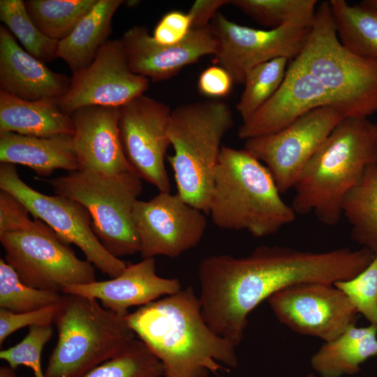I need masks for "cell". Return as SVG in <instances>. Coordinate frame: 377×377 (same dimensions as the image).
Here are the masks:
<instances>
[{
  "label": "cell",
  "mask_w": 377,
  "mask_h": 377,
  "mask_svg": "<svg viewBox=\"0 0 377 377\" xmlns=\"http://www.w3.org/2000/svg\"><path fill=\"white\" fill-rule=\"evenodd\" d=\"M230 3L254 20L277 28L293 21L313 22L317 0H232Z\"/></svg>",
  "instance_id": "obj_31"
},
{
  "label": "cell",
  "mask_w": 377,
  "mask_h": 377,
  "mask_svg": "<svg viewBox=\"0 0 377 377\" xmlns=\"http://www.w3.org/2000/svg\"><path fill=\"white\" fill-rule=\"evenodd\" d=\"M234 83L231 75L226 69L214 65L202 72L198 79V88L205 96L221 98L230 92Z\"/></svg>",
  "instance_id": "obj_39"
},
{
  "label": "cell",
  "mask_w": 377,
  "mask_h": 377,
  "mask_svg": "<svg viewBox=\"0 0 377 377\" xmlns=\"http://www.w3.org/2000/svg\"><path fill=\"white\" fill-rule=\"evenodd\" d=\"M233 125L230 106L218 99L183 104L171 111L167 134L174 154L167 160L177 193L206 214L221 141Z\"/></svg>",
  "instance_id": "obj_5"
},
{
  "label": "cell",
  "mask_w": 377,
  "mask_h": 377,
  "mask_svg": "<svg viewBox=\"0 0 377 377\" xmlns=\"http://www.w3.org/2000/svg\"><path fill=\"white\" fill-rule=\"evenodd\" d=\"M59 306L60 303L22 313L0 309V345L12 333L24 327L52 325Z\"/></svg>",
  "instance_id": "obj_36"
},
{
  "label": "cell",
  "mask_w": 377,
  "mask_h": 377,
  "mask_svg": "<svg viewBox=\"0 0 377 377\" xmlns=\"http://www.w3.org/2000/svg\"><path fill=\"white\" fill-rule=\"evenodd\" d=\"M374 164L377 124L368 117L343 118L303 169L291 207L296 214L313 212L323 224H337L346 195Z\"/></svg>",
  "instance_id": "obj_3"
},
{
  "label": "cell",
  "mask_w": 377,
  "mask_h": 377,
  "mask_svg": "<svg viewBox=\"0 0 377 377\" xmlns=\"http://www.w3.org/2000/svg\"><path fill=\"white\" fill-rule=\"evenodd\" d=\"M71 78L51 71L21 47L0 26V91L26 101L56 102L68 91Z\"/></svg>",
  "instance_id": "obj_21"
},
{
  "label": "cell",
  "mask_w": 377,
  "mask_h": 377,
  "mask_svg": "<svg viewBox=\"0 0 377 377\" xmlns=\"http://www.w3.org/2000/svg\"><path fill=\"white\" fill-rule=\"evenodd\" d=\"M209 214L220 228L246 230L255 237L277 232L296 217L267 167L245 149L222 146Z\"/></svg>",
  "instance_id": "obj_4"
},
{
  "label": "cell",
  "mask_w": 377,
  "mask_h": 377,
  "mask_svg": "<svg viewBox=\"0 0 377 377\" xmlns=\"http://www.w3.org/2000/svg\"><path fill=\"white\" fill-rule=\"evenodd\" d=\"M54 323L57 341L45 377H80L122 353L135 339L125 317L94 298L75 294L63 293Z\"/></svg>",
  "instance_id": "obj_6"
},
{
  "label": "cell",
  "mask_w": 377,
  "mask_h": 377,
  "mask_svg": "<svg viewBox=\"0 0 377 377\" xmlns=\"http://www.w3.org/2000/svg\"><path fill=\"white\" fill-rule=\"evenodd\" d=\"M288 59L277 58L260 64L246 74L244 89L236 109L245 122L260 109L281 85Z\"/></svg>",
  "instance_id": "obj_29"
},
{
  "label": "cell",
  "mask_w": 377,
  "mask_h": 377,
  "mask_svg": "<svg viewBox=\"0 0 377 377\" xmlns=\"http://www.w3.org/2000/svg\"><path fill=\"white\" fill-rule=\"evenodd\" d=\"M131 71L152 82H161L176 75L182 68L217 51L218 40L211 24L191 29L180 43H156L146 27L135 25L121 39Z\"/></svg>",
  "instance_id": "obj_17"
},
{
  "label": "cell",
  "mask_w": 377,
  "mask_h": 377,
  "mask_svg": "<svg viewBox=\"0 0 377 377\" xmlns=\"http://www.w3.org/2000/svg\"><path fill=\"white\" fill-rule=\"evenodd\" d=\"M313 22L293 21L262 30L236 24L218 12L211 22L218 40L214 63L226 69L235 83L244 84L246 73L260 64L277 58L295 59Z\"/></svg>",
  "instance_id": "obj_12"
},
{
  "label": "cell",
  "mask_w": 377,
  "mask_h": 377,
  "mask_svg": "<svg viewBox=\"0 0 377 377\" xmlns=\"http://www.w3.org/2000/svg\"><path fill=\"white\" fill-rule=\"evenodd\" d=\"M27 207L8 192L0 191V235L29 228L33 221Z\"/></svg>",
  "instance_id": "obj_38"
},
{
  "label": "cell",
  "mask_w": 377,
  "mask_h": 377,
  "mask_svg": "<svg viewBox=\"0 0 377 377\" xmlns=\"http://www.w3.org/2000/svg\"><path fill=\"white\" fill-rule=\"evenodd\" d=\"M293 61L321 83L344 117L377 112V61L341 43L328 1L317 6L306 43Z\"/></svg>",
  "instance_id": "obj_7"
},
{
  "label": "cell",
  "mask_w": 377,
  "mask_h": 377,
  "mask_svg": "<svg viewBox=\"0 0 377 377\" xmlns=\"http://www.w3.org/2000/svg\"><path fill=\"white\" fill-rule=\"evenodd\" d=\"M377 355V325L349 326L337 339L325 342L311 358L320 377H341L357 374L360 366Z\"/></svg>",
  "instance_id": "obj_24"
},
{
  "label": "cell",
  "mask_w": 377,
  "mask_h": 377,
  "mask_svg": "<svg viewBox=\"0 0 377 377\" xmlns=\"http://www.w3.org/2000/svg\"><path fill=\"white\" fill-rule=\"evenodd\" d=\"M360 3L377 10V0H364Z\"/></svg>",
  "instance_id": "obj_42"
},
{
  "label": "cell",
  "mask_w": 377,
  "mask_h": 377,
  "mask_svg": "<svg viewBox=\"0 0 377 377\" xmlns=\"http://www.w3.org/2000/svg\"><path fill=\"white\" fill-rule=\"evenodd\" d=\"M0 377H17L15 369L10 367H0Z\"/></svg>",
  "instance_id": "obj_41"
},
{
  "label": "cell",
  "mask_w": 377,
  "mask_h": 377,
  "mask_svg": "<svg viewBox=\"0 0 377 377\" xmlns=\"http://www.w3.org/2000/svg\"><path fill=\"white\" fill-rule=\"evenodd\" d=\"M230 2L228 0H196L188 12L191 21V28L209 26L218 10Z\"/></svg>",
  "instance_id": "obj_40"
},
{
  "label": "cell",
  "mask_w": 377,
  "mask_h": 377,
  "mask_svg": "<svg viewBox=\"0 0 377 377\" xmlns=\"http://www.w3.org/2000/svg\"><path fill=\"white\" fill-rule=\"evenodd\" d=\"M306 377H315L313 374H309Z\"/></svg>",
  "instance_id": "obj_44"
},
{
  "label": "cell",
  "mask_w": 377,
  "mask_h": 377,
  "mask_svg": "<svg viewBox=\"0 0 377 377\" xmlns=\"http://www.w3.org/2000/svg\"><path fill=\"white\" fill-rule=\"evenodd\" d=\"M160 360L139 339L118 355L90 369L80 377H161Z\"/></svg>",
  "instance_id": "obj_33"
},
{
  "label": "cell",
  "mask_w": 377,
  "mask_h": 377,
  "mask_svg": "<svg viewBox=\"0 0 377 377\" xmlns=\"http://www.w3.org/2000/svg\"><path fill=\"white\" fill-rule=\"evenodd\" d=\"M277 320L300 334L330 342L359 314L348 297L333 284L309 282L283 288L267 299Z\"/></svg>",
  "instance_id": "obj_13"
},
{
  "label": "cell",
  "mask_w": 377,
  "mask_h": 377,
  "mask_svg": "<svg viewBox=\"0 0 377 377\" xmlns=\"http://www.w3.org/2000/svg\"><path fill=\"white\" fill-rule=\"evenodd\" d=\"M63 293L24 284L14 269L0 258V309L15 313L38 309L61 302Z\"/></svg>",
  "instance_id": "obj_32"
},
{
  "label": "cell",
  "mask_w": 377,
  "mask_h": 377,
  "mask_svg": "<svg viewBox=\"0 0 377 377\" xmlns=\"http://www.w3.org/2000/svg\"><path fill=\"white\" fill-rule=\"evenodd\" d=\"M97 0H26L24 6L36 28L60 41L68 37Z\"/></svg>",
  "instance_id": "obj_28"
},
{
  "label": "cell",
  "mask_w": 377,
  "mask_h": 377,
  "mask_svg": "<svg viewBox=\"0 0 377 377\" xmlns=\"http://www.w3.org/2000/svg\"><path fill=\"white\" fill-rule=\"evenodd\" d=\"M189 15L179 10L165 13L155 27L152 37L162 45H174L182 41L191 30Z\"/></svg>",
  "instance_id": "obj_37"
},
{
  "label": "cell",
  "mask_w": 377,
  "mask_h": 377,
  "mask_svg": "<svg viewBox=\"0 0 377 377\" xmlns=\"http://www.w3.org/2000/svg\"><path fill=\"white\" fill-rule=\"evenodd\" d=\"M324 106L337 108L321 83L292 60L279 89L249 119L242 123L237 135L246 140L276 133L312 110Z\"/></svg>",
  "instance_id": "obj_18"
},
{
  "label": "cell",
  "mask_w": 377,
  "mask_h": 377,
  "mask_svg": "<svg viewBox=\"0 0 377 377\" xmlns=\"http://www.w3.org/2000/svg\"><path fill=\"white\" fill-rule=\"evenodd\" d=\"M374 257L363 247L313 252L276 245L259 246L244 258L208 256L198 270L203 318L215 333L237 347L249 314L273 294L301 283L334 284L350 279Z\"/></svg>",
  "instance_id": "obj_1"
},
{
  "label": "cell",
  "mask_w": 377,
  "mask_h": 377,
  "mask_svg": "<svg viewBox=\"0 0 377 377\" xmlns=\"http://www.w3.org/2000/svg\"><path fill=\"white\" fill-rule=\"evenodd\" d=\"M119 115V108L104 106L81 108L70 115L79 170L109 175L133 171L121 145Z\"/></svg>",
  "instance_id": "obj_19"
},
{
  "label": "cell",
  "mask_w": 377,
  "mask_h": 377,
  "mask_svg": "<svg viewBox=\"0 0 377 377\" xmlns=\"http://www.w3.org/2000/svg\"><path fill=\"white\" fill-rule=\"evenodd\" d=\"M122 0H97L71 34L59 41L57 55L73 73L89 66L99 49L108 40L112 19Z\"/></svg>",
  "instance_id": "obj_25"
},
{
  "label": "cell",
  "mask_w": 377,
  "mask_h": 377,
  "mask_svg": "<svg viewBox=\"0 0 377 377\" xmlns=\"http://www.w3.org/2000/svg\"><path fill=\"white\" fill-rule=\"evenodd\" d=\"M0 162L29 167L41 177H48L57 169L79 170L70 134L40 138L0 133Z\"/></svg>",
  "instance_id": "obj_22"
},
{
  "label": "cell",
  "mask_w": 377,
  "mask_h": 377,
  "mask_svg": "<svg viewBox=\"0 0 377 377\" xmlns=\"http://www.w3.org/2000/svg\"><path fill=\"white\" fill-rule=\"evenodd\" d=\"M333 285L348 297L358 313L377 325V252L371 263L357 276Z\"/></svg>",
  "instance_id": "obj_34"
},
{
  "label": "cell",
  "mask_w": 377,
  "mask_h": 377,
  "mask_svg": "<svg viewBox=\"0 0 377 377\" xmlns=\"http://www.w3.org/2000/svg\"><path fill=\"white\" fill-rule=\"evenodd\" d=\"M0 188L20 200L34 219L49 226L64 242L77 246L87 261L110 279L121 274L128 265L101 244L93 232L90 214L78 202L34 190L20 179L15 165L10 163H1Z\"/></svg>",
  "instance_id": "obj_10"
},
{
  "label": "cell",
  "mask_w": 377,
  "mask_h": 377,
  "mask_svg": "<svg viewBox=\"0 0 377 377\" xmlns=\"http://www.w3.org/2000/svg\"><path fill=\"white\" fill-rule=\"evenodd\" d=\"M343 118L334 107H320L279 131L246 140L244 149L267 167L279 192L285 193L294 188L305 165Z\"/></svg>",
  "instance_id": "obj_11"
},
{
  "label": "cell",
  "mask_w": 377,
  "mask_h": 377,
  "mask_svg": "<svg viewBox=\"0 0 377 377\" xmlns=\"http://www.w3.org/2000/svg\"><path fill=\"white\" fill-rule=\"evenodd\" d=\"M119 129L125 156L141 179L170 192L165 159L170 142L167 128L172 110L144 94L119 108Z\"/></svg>",
  "instance_id": "obj_15"
},
{
  "label": "cell",
  "mask_w": 377,
  "mask_h": 377,
  "mask_svg": "<svg viewBox=\"0 0 377 377\" xmlns=\"http://www.w3.org/2000/svg\"><path fill=\"white\" fill-rule=\"evenodd\" d=\"M149 86V79L131 71L121 40H108L89 66L73 73L68 92L55 103L68 116L88 106L121 108Z\"/></svg>",
  "instance_id": "obj_16"
},
{
  "label": "cell",
  "mask_w": 377,
  "mask_h": 377,
  "mask_svg": "<svg viewBox=\"0 0 377 377\" xmlns=\"http://www.w3.org/2000/svg\"><path fill=\"white\" fill-rule=\"evenodd\" d=\"M353 240L377 252V164L368 166L360 183L346 195L342 205Z\"/></svg>",
  "instance_id": "obj_26"
},
{
  "label": "cell",
  "mask_w": 377,
  "mask_h": 377,
  "mask_svg": "<svg viewBox=\"0 0 377 377\" xmlns=\"http://www.w3.org/2000/svg\"><path fill=\"white\" fill-rule=\"evenodd\" d=\"M43 180L52 186L55 194L73 199L87 209L93 232L113 256L120 258L140 252L132 211L142 191V183L135 172L109 175L77 170Z\"/></svg>",
  "instance_id": "obj_8"
},
{
  "label": "cell",
  "mask_w": 377,
  "mask_h": 377,
  "mask_svg": "<svg viewBox=\"0 0 377 377\" xmlns=\"http://www.w3.org/2000/svg\"><path fill=\"white\" fill-rule=\"evenodd\" d=\"M4 260L24 284L57 292L96 281L94 266L79 259L46 223L34 219L22 230L0 235Z\"/></svg>",
  "instance_id": "obj_9"
},
{
  "label": "cell",
  "mask_w": 377,
  "mask_h": 377,
  "mask_svg": "<svg viewBox=\"0 0 377 377\" xmlns=\"http://www.w3.org/2000/svg\"><path fill=\"white\" fill-rule=\"evenodd\" d=\"M328 1L341 43L359 57L377 61V10L344 0Z\"/></svg>",
  "instance_id": "obj_27"
},
{
  "label": "cell",
  "mask_w": 377,
  "mask_h": 377,
  "mask_svg": "<svg viewBox=\"0 0 377 377\" xmlns=\"http://www.w3.org/2000/svg\"><path fill=\"white\" fill-rule=\"evenodd\" d=\"M48 138L74 133L71 117L55 102L26 101L0 91V133Z\"/></svg>",
  "instance_id": "obj_23"
},
{
  "label": "cell",
  "mask_w": 377,
  "mask_h": 377,
  "mask_svg": "<svg viewBox=\"0 0 377 377\" xmlns=\"http://www.w3.org/2000/svg\"><path fill=\"white\" fill-rule=\"evenodd\" d=\"M128 325L160 360L164 377H207L238 364L236 346L205 321L191 286L140 306L125 316Z\"/></svg>",
  "instance_id": "obj_2"
},
{
  "label": "cell",
  "mask_w": 377,
  "mask_h": 377,
  "mask_svg": "<svg viewBox=\"0 0 377 377\" xmlns=\"http://www.w3.org/2000/svg\"><path fill=\"white\" fill-rule=\"evenodd\" d=\"M181 289V283L177 279L158 276L155 259L149 258L127 265L117 277L84 285L68 286L61 293L100 300L104 308L125 317L131 307L146 305L161 296L172 295Z\"/></svg>",
  "instance_id": "obj_20"
},
{
  "label": "cell",
  "mask_w": 377,
  "mask_h": 377,
  "mask_svg": "<svg viewBox=\"0 0 377 377\" xmlns=\"http://www.w3.org/2000/svg\"><path fill=\"white\" fill-rule=\"evenodd\" d=\"M141 258H177L195 247L206 228L204 212L177 193L160 192L148 201L138 200L132 211Z\"/></svg>",
  "instance_id": "obj_14"
},
{
  "label": "cell",
  "mask_w": 377,
  "mask_h": 377,
  "mask_svg": "<svg viewBox=\"0 0 377 377\" xmlns=\"http://www.w3.org/2000/svg\"><path fill=\"white\" fill-rule=\"evenodd\" d=\"M52 333V325L31 326L20 342L0 351V359L6 361L13 369L24 365L32 369L35 377H45L41 367V355Z\"/></svg>",
  "instance_id": "obj_35"
},
{
  "label": "cell",
  "mask_w": 377,
  "mask_h": 377,
  "mask_svg": "<svg viewBox=\"0 0 377 377\" xmlns=\"http://www.w3.org/2000/svg\"><path fill=\"white\" fill-rule=\"evenodd\" d=\"M0 20L29 54L43 62L58 58L59 41L43 35L29 17L22 0H1Z\"/></svg>",
  "instance_id": "obj_30"
},
{
  "label": "cell",
  "mask_w": 377,
  "mask_h": 377,
  "mask_svg": "<svg viewBox=\"0 0 377 377\" xmlns=\"http://www.w3.org/2000/svg\"><path fill=\"white\" fill-rule=\"evenodd\" d=\"M125 3H126L128 6L130 7H132L133 6H136L138 4V3L139 2V1H133V0H131V1H124Z\"/></svg>",
  "instance_id": "obj_43"
}]
</instances>
